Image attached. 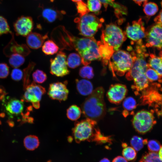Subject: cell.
<instances>
[{
    "label": "cell",
    "mask_w": 162,
    "mask_h": 162,
    "mask_svg": "<svg viewBox=\"0 0 162 162\" xmlns=\"http://www.w3.org/2000/svg\"><path fill=\"white\" fill-rule=\"evenodd\" d=\"M135 3L139 5L143 4L147 2L148 0H133Z\"/></svg>",
    "instance_id": "45"
},
{
    "label": "cell",
    "mask_w": 162,
    "mask_h": 162,
    "mask_svg": "<svg viewBox=\"0 0 162 162\" xmlns=\"http://www.w3.org/2000/svg\"><path fill=\"white\" fill-rule=\"evenodd\" d=\"M79 74L82 77L90 79L94 76L93 69L91 66L87 65L80 68Z\"/></svg>",
    "instance_id": "33"
},
{
    "label": "cell",
    "mask_w": 162,
    "mask_h": 162,
    "mask_svg": "<svg viewBox=\"0 0 162 162\" xmlns=\"http://www.w3.org/2000/svg\"><path fill=\"white\" fill-rule=\"evenodd\" d=\"M126 35L132 40L137 42L146 37L144 23L141 18L128 24L125 32Z\"/></svg>",
    "instance_id": "11"
},
{
    "label": "cell",
    "mask_w": 162,
    "mask_h": 162,
    "mask_svg": "<svg viewBox=\"0 0 162 162\" xmlns=\"http://www.w3.org/2000/svg\"><path fill=\"white\" fill-rule=\"evenodd\" d=\"M149 67L154 69L162 79V60L154 54L150 55L148 63Z\"/></svg>",
    "instance_id": "23"
},
{
    "label": "cell",
    "mask_w": 162,
    "mask_h": 162,
    "mask_svg": "<svg viewBox=\"0 0 162 162\" xmlns=\"http://www.w3.org/2000/svg\"><path fill=\"white\" fill-rule=\"evenodd\" d=\"M9 63L15 68H17L22 65L25 62L24 56L18 53H13L10 56Z\"/></svg>",
    "instance_id": "28"
},
{
    "label": "cell",
    "mask_w": 162,
    "mask_h": 162,
    "mask_svg": "<svg viewBox=\"0 0 162 162\" xmlns=\"http://www.w3.org/2000/svg\"><path fill=\"white\" fill-rule=\"evenodd\" d=\"M139 162H162L157 153L149 152L144 154Z\"/></svg>",
    "instance_id": "30"
},
{
    "label": "cell",
    "mask_w": 162,
    "mask_h": 162,
    "mask_svg": "<svg viewBox=\"0 0 162 162\" xmlns=\"http://www.w3.org/2000/svg\"><path fill=\"white\" fill-rule=\"evenodd\" d=\"M71 0L73 2H76L82 1V0Z\"/></svg>",
    "instance_id": "49"
},
{
    "label": "cell",
    "mask_w": 162,
    "mask_h": 162,
    "mask_svg": "<svg viewBox=\"0 0 162 162\" xmlns=\"http://www.w3.org/2000/svg\"><path fill=\"white\" fill-rule=\"evenodd\" d=\"M23 108V102L16 99H11L5 106L6 110L9 114L15 115L21 113Z\"/></svg>",
    "instance_id": "18"
},
{
    "label": "cell",
    "mask_w": 162,
    "mask_h": 162,
    "mask_svg": "<svg viewBox=\"0 0 162 162\" xmlns=\"http://www.w3.org/2000/svg\"><path fill=\"white\" fill-rule=\"evenodd\" d=\"M75 22L77 23V28L80 35L85 37H93L102 26L103 19H99L94 14H87Z\"/></svg>",
    "instance_id": "5"
},
{
    "label": "cell",
    "mask_w": 162,
    "mask_h": 162,
    "mask_svg": "<svg viewBox=\"0 0 162 162\" xmlns=\"http://www.w3.org/2000/svg\"><path fill=\"white\" fill-rule=\"evenodd\" d=\"M123 157L127 160L134 161L137 156L136 151L132 147L127 146L122 150Z\"/></svg>",
    "instance_id": "32"
},
{
    "label": "cell",
    "mask_w": 162,
    "mask_h": 162,
    "mask_svg": "<svg viewBox=\"0 0 162 162\" xmlns=\"http://www.w3.org/2000/svg\"><path fill=\"white\" fill-rule=\"evenodd\" d=\"M159 57H160L162 60V50L160 51L159 53Z\"/></svg>",
    "instance_id": "48"
},
{
    "label": "cell",
    "mask_w": 162,
    "mask_h": 162,
    "mask_svg": "<svg viewBox=\"0 0 162 162\" xmlns=\"http://www.w3.org/2000/svg\"><path fill=\"white\" fill-rule=\"evenodd\" d=\"M127 92L126 86L121 84L112 85L107 93L108 99L111 103H120L124 98Z\"/></svg>",
    "instance_id": "15"
},
{
    "label": "cell",
    "mask_w": 162,
    "mask_h": 162,
    "mask_svg": "<svg viewBox=\"0 0 162 162\" xmlns=\"http://www.w3.org/2000/svg\"><path fill=\"white\" fill-rule=\"evenodd\" d=\"M25 90L24 96L25 100L32 103L34 108L38 109L40 106V102L46 92L45 88L40 85L33 82L28 85Z\"/></svg>",
    "instance_id": "10"
},
{
    "label": "cell",
    "mask_w": 162,
    "mask_h": 162,
    "mask_svg": "<svg viewBox=\"0 0 162 162\" xmlns=\"http://www.w3.org/2000/svg\"><path fill=\"white\" fill-rule=\"evenodd\" d=\"M125 33L116 25L110 23L106 25L102 32L101 42L113 49L115 51L119 50L126 39Z\"/></svg>",
    "instance_id": "6"
},
{
    "label": "cell",
    "mask_w": 162,
    "mask_h": 162,
    "mask_svg": "<svg viewBox=\"0 0 162 162\" xmlns=\"http://www.w3.org/2000/svg\"><path fill=\"white\" fill-rule=\"evenodd\" d=\"M22 71L17 68H15L12 70L11 76L12 79L16 81L20 80L23 77Z\"/></svg>",
    "instance_id": "41"
},
{
    "label": "cell",
    "mask_w": 162,
    "mask_h": 162,
    "mask_svg": "<svg viewBox=\"0 0 162 162\" xmlns=\"http://www.w3.org/2000/svg\"><path fill=\"white\" fill-rule=\"evenodd\" d=\"M14 26L17 35L25 37L31 32L33 28V22L31 17L22 16L17 19Z\"/></svg>",
    "instance_id": "14"
},
{
    "label": "cell",
    "mask_w": 162,
    "mask_h": 162,
    "mask_svg": "<svg viewBox=\"0 0 162 162\" xmlns=\"http://www.w3.org/2000/svg\"><path fill=\"white\" fill-rule=\"evenodd\" d=\"M143 10L147 16H151L154 15L158 11V8L157 5L153 2H147L143 5Z\"/></svg>",
    "instance_id": "31"
},
{
    "label": "cell",
    "mask_w": 162,
    "mask_h": 162,
    "mask_svg": "<svg viewBox=\"0 0 162 162\" xmlns=\"http://www.w3.org/2000/svg\"><path fill=\"white\" fill-rule=\"evenodd\" d=\"M61 12L58 10L51 8L44 9L42 13L44 19L48 22H52L56 20L60 19L62 17Z\"/></svg>",
    "instance_id": "22"
},
{
    "label": "cell",
    "mask_w": 162,
    "mask_h": 162,
    "mask_svg": "<svg viewBox=\"0 0 162 162\" xmlns=\"http://www.w3.org/2000/svg\"><path fill=\"white\" fill-rule=\"evenodd\" d=\"M123 106L125 110L131 111L136 108V103L135 100L133 98L128 97L124 100Z\"/></svg>",
    "instance_id": "37"
},
{
    "label": "cell",
    "mask_w": 162,
    "mask_h": 162,
    "mask_svg": "<svg viewBox=\"0 0 162 162\" xmlns=\"http://www.w3.org/2000/svg\"><path fill=\"white\" fill-rule=\"evenodd\" d=\"M146 46L162 49V25L156 23L146 33Z\"/></svg>",
    "instance_id": "12"
},
{
    "label": "cell",
    "mask_w": 162,
    "mask_h": 162,
    "mask_svg": "<svg viewBox=\"0 0 162 162\" xmlns=\"http://www.w3.org/2000/svg\"><path fill=\"white\" fill-rule=\"evenodd\" d=\"M33 79L35 82L42 83L45 82L47 79L46 74L42 70L37 69L33 73Z\"/></svg>",
    "instance_id": "35"
},
{
    "label": "cell",
    "mask_w": 162,
    "mask_h": 162,
    "mask_svg": "<svg viewBox=\"0 0 162 162\" xmlns=\"http://www.w3.org/2000/svg\"><path fill=\"white\" fill-rule=\"evenodd\" d=\"M9 74V68L5 63H0V78H6Z\"/></svg>",
    "instance_id": "42"
},
{
    "label": "cell",
    "mask_w": 162,
    "mask_h": 162,
    "mask_svg": "<svg viewBox=\"0 0 162 162\" xmlns=\"http://www.w3.org/2000/svg\"><path fill=\"white\" fill-rule=\"evenodd\" d=\"M136 42L134 60L131 68L127 73L126 77L128 80L134 81L132 88L137 94L139 92L148 88L149 81L145 74L149 67L146 61V58L148 55L142 40Z\"/></svg>",
    "instance_id": "1"
},
{
    "label": "cell",
    "mask_w": 162,
    "mask_h": 162,
    "mask_svg": "<svg viewBox=\"0 0 162 162\" xmlns=\"http://www.w3.org/2000/svg\"><path fill=\"white\" fill-rule=\"evenodd\" d=\"M96 122L88 118L76 122L72 130L76 142L80 143L85 140L94 141L95 134H94V129Z\"/></svg>",
    "instance_id": "7"
},
{
    "label": "cell",
    "mask_w": 162,
    "mask_h": 162,
    "mask_svg": "<svg viewBox=\"0 0 162 162\" xmlns=\"http://www.w3.org/2000/svg\"><path fill=\"white\" fill-rule=\"evenodd\" d=\"M103 4L106 10L108 5L112 7L114 10L116 16L120 18L122 16L127 14V8L124 5L115 2V0H99Z\"/></svg>",
    "instance_id": "17"
},
{
    "label": "cell",
    "mask_w": 162,
    "mask_h": 162,
    "mask_svg": "<svg viewBox=\"0 0 162 162\" xmlns=\"http://www.w3.org/2000/svg\"><path fill=\"white\" fill-rule=\"evenodd\" d=\"M67 41L77 52L81 58L82 63L85 65L91 62L101 59L99 46L94 37L80 38L75 37L67 31Z\"/></svg>",
    "instance_id": "2"
},
{
    "label": "cell",
    "mask_w": 162,
    "mask_h": 162,
    "mask_svg": "<svg viewBox=\"0 0 162 162\" xmlns=\"http://www.w3.org/2000/svg\"><path fill=\"white\" fill-rule=\"evenodd\" d=\"M112 162H128L123 157L118 156L113 159Z\"/></svg>",
    "instance_id": "44"
},
{
    "label": "cell",
    "mask_w": 162,
    "mask_h": 162,
    "mask_svg": "<svg viewBox=\"0 0 162 162\" xmlns=\"http://www.w3.org/2000/svg\"><path fill=\"white\" fill-rule=\"evenodd\" d=\"M10 33L11 32L7 20L4 17L0 16V36Z\"/></svg>",
    "instance_id": "40"
},
{
    "label": "cell",
    "mask_w": 162,
    "mask_h": 162,
    "mask_svg": "<svg viewBox=\"0 0 162 162\" xmlns=\"http://www.w3.org/2000/svg\"><path fill=\"white\" fill-rule=\"evenodd\" d=\"M161 6L162 7V1H161Z\"/></svg>",
    "instance_id": "50"
},
{
    "label": "cell",
    "mask_w": 162,
    "mask_h": 162,
    "mask_svg": "<svg viewBox=\"0 0 162 162\" xmlns=\"http://www.w3.org/2000/svg\"><path fill=\"white\" fill-rule=\"evenodd\" d=\"M26 43L30 48L37 49L43 45L45 40L48 38L47 34L42 36L36 32H31L27 36Z\"/></svg>",
    "instance_id": "16"
},
{
    "label": "cell",
    "mask_w": 162,
    "mask_h": 162,
    "mask_svg": "<svg viewBox=\"0 0 162 162\" xmlns=\"http://www.w3.org/2000/svg\"><path fill=\"white\" fill-rule=\"evenodd\" d=\"M76 8L80 17L88 14L90 11L87 4L82 1L76 2Z\"/></svg>",
    "instance_id": "38"
},
{
    "label": "cell",
    "mask_w": 162,
    "mask_h": 162,
    "mask_svg": "<svg viewBox=\"0 0 162 162\" xmlns=\"http://www.w3.org/2000/svg\"><path fill=\"white\" fill-rule=\"evenodd\" d=\"M7 48L10 50V55L11 53H18L23 56L28 55L30 52V50L28 46L25 44L19 45L16 43H13V41L10 43L7 46Z\"/></svg>",
    "instance_id": "21"
},
{
    "label": "cell",
    "mask_w": 162,
    "mask_h": 162,
    "mask_svg": "<svg viewBox=\"0 0 162 162\" xmlns=\"http://www.w3.org/2000/svg\"><path fill=\"white\" fill-rule=\"evenodd\" d=\"M155 123L152 113L146 110L138 112L133 117L132 124L136 130L144 134L150 130Z\"/></svg>",
    "instance_id": "8"
},
{
    "label": "cell",
    "mask_w": 162,
    "mask_h": 162,
    "mask_svg": "<svg viewBox=\"0 0 162 162\" xmlns=\"http://www.w3.org/2000/svg\"><path fill=\"white\" fill-rule=\"evenodd\" d=\"M159 142L155 140H151L147 143V147L148 150L151 152L158 153L161 147Z\"/></svg>",
    "instance_id": "39"
},
{
    "label": "cell",
    "mask_w": 162,
    "mask_h": 162,
    "mask_svg": "<svg viewBox=\"0 0 162 162\" xmlns=\"http://www.w3.org/2000/svg\"><path fill=\"white\" fill-rule=\"evenodd\" d=\"M23 142L26 148L30 151L35 150L40 144L38 137L34 135H29L26 137L24 140Z\"/></svg>",
    "instance_id": "25"
},
{
    "label": "cell",
    "mask_w": 162,
    "mask_h": 162,
    "mask_svg": "<svg viewBox=\"0 0 162 162\" xmlns=\"http://www.w3.org/2000/svg\"><path fill=\"white\" fill-rule=\"evenodd\" d=\"M77 90L81 95L86 96L90 95L93 92V87L92 83L85 79L76 80Z\"/></svg>",
    "instance_id": "19"
},
{
    "label": "cell",
    "mask_w": 162,
    "mask_h": 162,
    "mask_svg": "<svg viewBox=\"0 0 162 162\" xmlns=\"http://www.w3.org/2000/svg\"><path fill=\"white\" fill-rule=\"evenodd\" d=\"M98 43L101 59H102L104 63L107 64L115 51L112 48L105 44L100 41Z\"/></svg>",
    "instance_id": "20"
},
{
    "label": "cell",
    "mask_w": 162,
    "mask_h": 162,
    "mask_svg": "<svg viewBox=\"0 0 162 162\" xmlns=\"http://www.w3.org/2000/svg\"><path fill=\"white\" fill-rule=\"evenodd\" d=\"M147 143V140H143L142 138L137 136H134L130 141L132 147L136 151H140L143 148L144 145Z\"/></svg>",
    "instance_id": "29"
},
{
    "label": "cell",
    "mask_w": 162,
    "mask_h": 162,
    "mask_svg": "<svg viewBox=\"0 0 162 162\" xmlns=\"http://www.w3.org/2000/svg\"><path fill=\"white\" fill-rule=\"evenodd\" d=\"M101 3L99 0H87V5L89 11L97 14L101 9Z\"/></svg>",
    "instance_id": "34"
},
{
    "label": "cell",
    "mask_w": 162,
    "mask_h": 162,
    "mask_svg": "<svg viewBox=\"0 0 162 162\" xmlns=\"http://www.w3.org/2000/svg\"><path fill=\"white\" fill-rule=\"evenodd\" d=\"M81 114V109L75 105H71L67 110L66 115L68 118L73 121L78 119L80 118Z\"/></svg>",
    "instance_id": "27"
},
{
    "label": "cell",
    "mask_w": 162,
    "mask_h": 162,
    "mask_svg": "<svg viewBox=\"0 0 162 162\" xmlns=\"http://www.w3.org/2000/svg\"><path fill=\"white\" fill-rule=\"evenodd\" d=\"M131 54L126 51L118 50L115 51L110 62L109 67L113 73L122 76L129 71L133 65L135 53Z\"/></svg>",
    "instance_id": "4"
},
{
    "label": "cell",
    "mask_w": 162,
    "mask_h": 162,
    "mask_svg": "<svg viewBox=\"0 0 162 162\" xmlns=\"http://www.w3.org/2000/svg\"><path fill=\"white\" fill-rule=\"evenodd\" d=\"M154 20L156 23H158L162 25V10L154 18Z\"/></svg>",
    "instance_id": "43"
},
{
    "label": "cell",
    "mask_w": 162,
    "mask_h": 162,
    "mask_svg": "<svg viewBox=\"0 0 162 162\" xmlns=\"http://www.w3.org/2000/svg\"><path fill=\"white\" fill-rule=\"evenodd\" d=\"M145 74L149 82H153L156 81L161 82V78L153 68L149 67L146 70Z\"/></svg>",
    "instance_id": "36"
},
{
    "label": "cell",
    "mask_w": 162,
    "mask_h": 162,
    "mask_svg": "<svg viewBox=\"0 0 162 162\" xmlns=\"http://www.w3.org/2000/svg\"><path fill=\"white\" fill-rule=\"evenodd\" d=\"M158 154L160 159L162 160V146H161L159 152Z\"/></svg>",
    "instance_id": "47"
},
{
    "label": "cell",
    "mask_w": 162,
    "mask_h": 162,
    "mask_svg": "<svg viewBox=\"0 0 162 162\" xmlns=\"http://www.w3.org/2000/svg\"><path fill=\"white\" fill-rule=\"evenodd\" d=\"M104 91L99 87L93 91L81 105L82 113L86 118L95 121L101 119L106 113Z\"/></svg>",
    "instance_id": "3"
},
{
    "label": "cell",
    "mask_w": 162,
    "mask_h": 162,
    "mask_svg": "<svg viewBox=\"0 0 162 162\" xmlns=\"http://www.w3.org/2000/svg\"><path fill=\"white\" fill-rule=\"evenodd\" d=\"M99 162H110V160L106 158H104L102 159Z\"/></svg>",
    "instance_id": "46"
},
{
    "label": "cell",
    "mask_w": 162,
    "mask_h": 162,
    "mask_svg": "<svg viewBox=\"0 0 162 162\" xmlns=\"http://www.w3.org/2000/svg\"><path fill=\"white\" fill-rule=\"evenodd\" d=\"M59 49L57 44L51 40H48L44 42L42 48L43 52L47 55H52L57 53Z\"/></svg>",
    "instance_id": "24"
},
{
    "label": "cell",
    "mask_w": 162,
    "mask_h": 162,
    "mask_svg": "<svg viewBox=\"0 0 162 162\" xmlns=\"http://www.w3.org/2000/svg\"><path fill=\"white\" fill-rule=\"evenodd\" d=\"M50 73L58 77H63L68 74L66 55L65 52L59 51L53 58L50 60Z\"/></svg>",
    "instance_id": "9"
},
{
    "label": "cell",
    "mask_w": 162,
    "mask_h": 162,
    "mask_svg": "<svg viewBox=\"0 0 162 162\" xmlns=\"http://www.w3.org/2000/svg\"><path fill=\"white\" fill-rule=\"evenodd\" d=\"M67 82L64 81L50 84L47 93L49 97L52 100L60 101L66 100L69 92L67 87Z\"/></svg>",
    "instance_id": "13"
},
{
    "label": "cell",
    "mask_w": 162,
    "mask_h": 162,
    "mask_svg": "<svg viewBox=\"0 0 162 162\" xmlns=\"http://www.w3.org/2000/svg\"><path fill=\"white\" fill-rule=\"evenodd\" d=\"M68 66L71 68H75L82 63L81 58L77 53L73 52L69 54L67 59Z\"/></svg>",
    "instance_id": "26"
}]
</instances>
